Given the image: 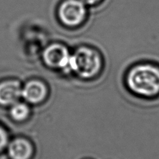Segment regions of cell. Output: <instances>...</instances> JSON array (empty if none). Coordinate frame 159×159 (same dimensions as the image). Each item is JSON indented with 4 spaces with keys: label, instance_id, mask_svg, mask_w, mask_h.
Returning a JSON list of instances; mask_svg holds the SVG:
<instances>
[{
    "label": "cell",
    "instance_id": "cell-1",
    "mask_svg": "<svg viewBox=\"0 0 159 159\" xmlns=\"http://www.w3.org/2000/svg\"><path fill=\"white\" fill-rule=\"evenodd\" d=\"M127 85L131 91L144 97L159 93V68L152 65H139L128 73Z\"/></svg>",
    "mask_w": 159,
    "mask_h": 159
},
{
    "label": "cell",
    "instance_id": "cell-2",
    "mask_svg": "<svg viewBox=\"0 0 159 159\" xmlns=\"http://www.w3.org/2000/svg\"><path fill=\"white\" fill-rule=\"evenodd\" d=\"M101 67L100 55L93 48L81 47L70 57L69 70L83 79L94 77L100 71Z\"/></svg>",
    "mask_w": 159,
    "mask_h": 159
},
{
    "label": "cell",
    "instance_id": "cell-3",
    "mask_svg": "<svg viewBox=\"0 0 159 159\" xmlns=\"http://www.w3.org/2000/svg\"><path fill=\"white\" fill-rule=\"evenodd\" d=\"M90 11V8L81 0H62L57 7V15L63 25L76 28L87 21Z\"/></svg>",
    "mask_w": 159,
    "mask_h": 159
},
{
    "label": "cell",
    "instance_id": "cell-4",
    "mask_svg": "<svg viewBox=\"0 0 159 159\" xmlns=\"http://www.w3.org/2000/svg\"><path fill=\"white\" fill-rule=\"evenodd\" d=\"M71 55L65 46L54 43L49 46L43 52V57L49 67L69 70Z\"/></svg>",
    "mask_w": 159,
    "mask_h": 159
},
{
    "label": "cell",
    "instance_id": "cell-5",
    "mask_svg": "<svg viewBox=\"0 0 159 159\" xmlns=\"http://www.w3.org/2000/svg\"><path fill=\"white\" fill-rule=\"evenodd\" d=\"M22 96V88L17 81H7L0 84V104L12 105Z\"/></svg>",
    "mask_w": 159,
    "mask_h": 159
},
{
    "label": "cell",
    "instance_id": "cell-6",
    "mask_svg": "<svg viewBox=\"0 0 159 159\" xmlns=\"http://www.w3.org/2000/svg\"><path fill=\"white\" fill-rule=\"evenodd\" d=\"M47 95L44 84L39 81H30L22 89V96L27 102L36 104L42 102Z\"/></svg>",
    "mask_w": 159,
    "mask_h": 159
},
{
    "label": "cell",
    "instance_id": "cell-7",
    "mask_svg": "<svg viewBox=\"0 0 159 159\" xmlns=\"http://www.w3.org/2000/svg\"><path fill=\"white\" fill-rule=\"evenodd\" d=\"M9 154L11 159H30L33 152L32 144L23 138H18L11 142Z\"/></svg>",
    "mask_w": 159,
    "mask_h": 159
},
{
    "label": "cell",
    "instance_id": "cell-8",
    "mask_svg": "<svg viewBox=\"0 0 159 159\" xmlns=\"http://www.w3.org/2000/svg\"><path fill=\"white\" fill-rule=\"evenodd\" d=\"M10 113L13 119L18 120V121H21V120L27 119V116H28L30 114V109L25 104L16 102L12 105Z\"/></svg>",
    "mask_w": 159,
    "mask_h": 159
},
{
    "label": "cell",
    "instance_id": "cell-9",
    "mask_svg": "<svg viewBox=\"0 0 159 159\" xmlns=\"http://www.w3.org/2000/svg\"><path fill=\"white\" fill-rule=\"evenodd\" d=\"M90 9L102 6L107 0H81Z\"/></svg>",
    "mask_w": 159,
    "mask_h": 159
},
{
    "label": "cell",
    "instance_id": "cell-10",
    "mask_svg": "<svg viewBox=\"0 0 159 159\" xmlns=\"http://www.w3.org/2000/svg\"><path fill=\"white\" fill-rule=\"evenodd\" d=\"M8 142V137L7 133L3 128L0 127V152L6 147Z\"/></svg>",
    "mask_w": 159,
    "mask_h": 159
}]
</instances>
